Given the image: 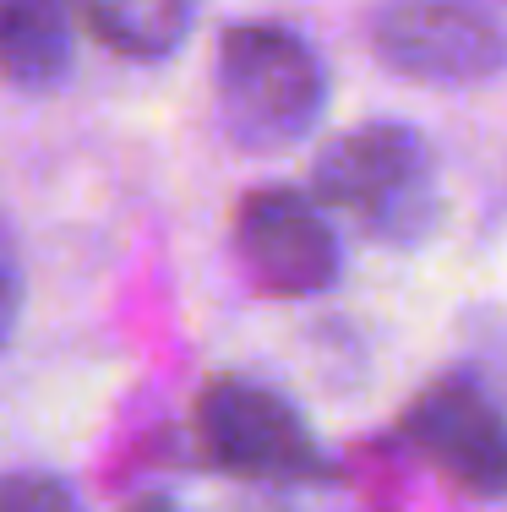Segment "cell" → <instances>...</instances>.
Returning <instances> with one entry per match:
<instances>
[{
  "label": "cell",
  "instance_id": "obj_3",
  "mask_svg": "<svg viewBox=\"0 0 507 512\" xmlns=\"http://www.w3.org/2000/svg\"><path fill=\"white\" fill-rule=\"evenodd\" d=\"M197 442L219 469L246 474V480H322L317 436L306 431L300 409L279 387L246 382V376H219L197 398Z\"/></svg>",
  "mask_w": 507,
  "mask_h": 512
},
{
  "label": "cell",
  "instance_id": "obj_6",
  "mask_svg": "<svg viewBox=\"0 0 507 512\" xmlns=\"http://www.w3.org/2000/svg\"><path fill=\"white\" fill-rule=\"evenodd\" d=\"M235 251L251 267L257 284L273 295H322L344 273L333 224L317 213V202L284 186H262L235 213Z\"/></svg>",
  "mask_w": 507,
  "mask_h": 512
},
{
  "label": "cell",
  "instance_id": "obj_9",
  "mask_svg": "<svg viewBox=\"0 0 507 512\" xmlns=\"http://www.w3.org/2000/svg\"><path fill=\"white\" fill-rule=\"evenodd\" d=\"M0 512H82L77 491L55 474H39V469H17L6 480V496H0Z\"/></svg>",
  "mask_w": 507,
  "mask_h": 512
},
{
  "label": "cell",
  "instance_id": "obj_8",
  "mask_svg": "<svg viewBox=\"0 0 507 512\" xmlns=\"http://www.w3.org/2000/svg\"><path fill=\"white\" fill-rule=\"evenodd\" d=\"M71 6L82 11L93 39L131 60L169 55L197 17V0H71Z\"/></svg>",
  "mask_w": 507,
  "mask_h": 512
},
{
  "label": "cell",
  "instance_id": "obj_10",
  "mask_svg": "<svg viewBox=\"0 0 507 512\" xmlns=\"http://www.w3.org/2000/svg\"><path fill=\"white\" fill-rule=\"evenodd\" d=\"M131 512H175V507H169V502H137Z\"/></svg>",
  "mask_w": 507,
  "mask_h": 512
},
{
  "label": "cell",
  "instance_id": "obj_1",
  "mask_svg": "<svg viewBox=\"0 0 507 512\" xmlns=\"http://www.w3.org/2000/svg\"><path fill=\"white\" fill-rule=\"evenodd\" d=\"M213 104L235 148L284 153L317 126L328 104V77L300 33L279 22H240L213 55Z\"/></svg>",
  "mask_w": 507,
  "mask_h": 512
},
{
  "label": "cell",
  "instance_id": "obj_5",
  "mask_svg": "<svg viewBox=\"0 0 507 512\" xmlns=\"http://www.w3.org/2000/svg\"><path fill=\"white\" fill-rule=\"evenodd\" d=\"M404 442L469 496H507V414L469 376H437L404 409Z\"/></svg>",
  "mask_w": 507,
  "mask_h": 512
},
{
  "label": "cell",
  "instance_id": "obj_2",
  "mask_svg": "<svg viewBox=\"0 0 507 512\" xmlns=\"http://www.w3.org/2000/svg\"><path fill=\"white\" fill-rule=\"evenodd\" d=\"M317 197L382 246H415L437 224V164L415 126L366 120L311 169Z\"/></svg>",
  "mask_w": 507,
  "mask_h": 512
},
{
  "label": "cell",
  "instance_id": "obj_4",
  "mask_svg": "<svg viewBox=\"0 0 507 512\" xmlns=\"http://www.w3.org/2000/svg\"><path fill=\"white\" fill-rule=\"evenodd\" d=\"M371 55L415 82H486L507 71V28L475 0H382Z\"/></svg>",
  "mask_w": 507,
  "mask_h": 512
},
{
  "label": "cell",
  "instance_id": "obj_7",
  "mask_svg": "<svg viewBox=\"0 0 507 512\" xmlns=\"http://www.w3.org/2000/svg\"><path fill=\"white\" fill-rule=\"evenodd\" d=\"M0 55L17 88L39 93L71 71V17L66 0H0Z\"/></svg>",
  "mask_w": 507,
  "mask_h": 512
}]
</instances>
